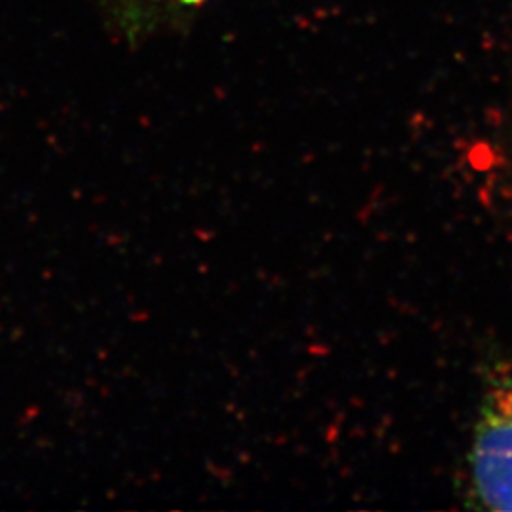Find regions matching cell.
<instances>
[{
    "label": "cell",
    "instance_id": "cell-1",
    "mask_svg": "<svg viewBox=\"0 0 512 512\" xmlns=\"http://www.w3.org/2000/svg\"><path fill=\"white\" fill-rule=\"evenodd\" d=\"M471 495L480 509L512 511V363L486 378L469 454Z\"/></svg>",
    "mask_w": 512,
    "mask_h": 512
}]
</instances>
